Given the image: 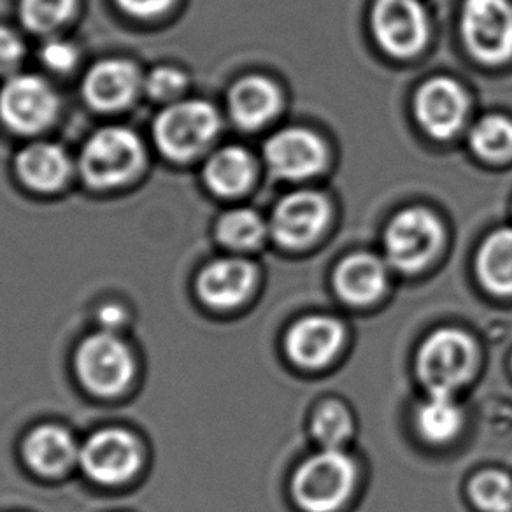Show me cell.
I'll return each instance as SVG.
<instances>
[{"label": "cell", "mask_w": 512, "mask_h": 512, "mask_svg": "<svg viewBox=\"0 0 512 512\" xmlns=\"http://www.w3.org/2000/svg\"><path fill=\"white\" fill-rule=\"evenodd\" d=\"M356 467L339 449L311 456L293 477V497L306 512H335L355 488Z\"/></svg>", "instance_id": "5b68a950"}, {"label": "cell", "mask_w": 512, "mask_h": 512, "mask_svg": "<svg viewBox=\"0 0 512 512\" xmlns=\"http://www.w3.org/2000/svg\"><path fill=\"white\" fill-rule=\"evenodd\" d=\"M344 342V328L332 318L314 316L293 325L286 337V353L307 369L327 365Z\"/></svg>", "instance_id": "ac0fdd59"}, {"label": "cell", "mask_w": 512, "mask_h": 512, "mask_svg": "<svg viewBox=\"0 0 512 512\" xmlns=\"http://www.w3.org/2000/svg\"><path fill=\"white\" fill-rule=\"evenodd\" d=\"M470 143L479 157L502 162L512 157V121L504 116H486L476 123Z\"/></svg>", "instance_id": "484cf974"}, {"label": "cell", "mask_w": 512, "mask_h": 512, "mask_svg": "<svg viewBox=\"0 0 512 512\" xmlns=\"http://www.w3.org/2000/svg\"><path fill=\"white\" fill-rule=\"evenodd\" d=\"M335 290L351 306H369L383 295L386 269L377 256L351 255L335 271Z\"/></svg>", "instance_id": "ffe728a7"}, {"label": "cell", "mask_w": 512, "mask_h": 512, "mask_svg": "<svg viewBox=\"0 0 512 512\" xmlns=\"http://www.w3.org/2000/svg\"><path fill=\"white\" fill-rule=\"evenodd\" d=\"M76 171V164L62 144L34 141L18 151L15 172L20 183L34 193L64 190Z\"/></svg>", "instance_id": "5bb4252c"}, {"label": "cell", "mask_w": 512, "mask_h": 512, "mask_svg": "<svg viewBox=\"0 0 512 512\" xmlns=\"http://www.w3.org/2000/svg\"><path fill=\"white\" fill-rule=\"evenodd\" d=\"M220 130V113L211 102L181 99L167 104L155 116L151 139L165 160L188 164L214 143Z\"/></svg>", "instance_id": "7a4b0ae2"}, {"label": "cell", "mask_w": 512, "mask_h": 512, "mask_svg": "<svg viewBox=\"0 0 512 512\" xmlns=\"http://www.w3.org/2000/svg\"><path fill=\"white\" fill-rule=\"evenodd\" d=\"M60 111V95L43 76L18 72L0 86V123L15 136H41Z\"/></svg>", "instance_id": "277c9868"}, {"label": "cell", "mask_w": 512, "mask_h": 512, "mask_svg": "<svg viewBox=\"0 0 512 512\" xmlns=\"http://www.w3.org/2000/svg\"><path fill=\"white\" fill-rule=\"evenodd\" d=\"M330 220L328 200L316 192H295L279 202L272 216V234L285 248H306Z\"/></svg>", "instance_id": "7c38bea8"}, {"label": "cell", "mask_w": 512, "mask_h": 512, "mask_svg": "<svg viewBox=\"0 0 512 512\" xmlns=\"http://www.w3.org/2000/svg\"><path fill=\"white\" fill-rule=\"evenodd\" d=\"M207 188L220 197H237L255 178V162L241 146H225L207 158L202 171Z\"/></svg>", "instance_id": "44dd1931"}, {"label": "cell", "mask_w": 512, "mask_h": 512, "mask_svg": "<svg viewBox=\"0 0 512 512\" xmlns=\"http://www.w3.org/2000/svg\"><path fill=\"white\" fill-rule=\"evenodd\" d=\"M372 30L395 57H413L427 44L428 18L420 0H376Z\"/></svg>", "instance_id": "8fae6325"}, {"label": "cell", "mask_w": 512, "mask_h": 512, "mask_svg": "<svg viewBox=\"0 0 512 512\" xmlns=\"http://www.w3.org/2000/svg\"><path fill=\"white\" fill-rule=\"evenodd\" d=\"M416 116L435 139H449L462 128L469 99L462 86L449 78L430 79L416 95Z\"/></svg>", "instance_id": "9a60e30c"}, {"label": "cell", "mask_w": 512, "mask_h": 512, "mask_svg": "<svg viewBox=\"0 0 512 512\" xmlns=\"http://www.w3.org/2000/svg\"><path fill=\"white\" fill-rule=\"evenodd\" d=\"M386 255L399 271L413 274L425 269L442 244V227L434 214L423 207H409L388 225Z\"/></svg>", "instance_id": "ba28073f"}, {"label": "cell", "mask_w": 512, "mask_h": 512, "mask_svg": "<svg viewBox=\"0 0 512 512\" xmlns=\"http://www.w3.org/2000/svg\"><path fill=\"white\" fill-rule=\"evenodd\" d=\"M79 383L100 399L127 392L136 377V358L118 335L100 330L81 341L74 355Z\"/></svg>", "instance_id": "3957f363"}, {"label": "cell", "mask_w": 512, "mask_h": 512, "mask_svg": "<svg viewBox=\"0 0 512 512\" xmlns=\"http://www.w3.org/2000/svg\"><path fill=\"white\" fill-rule=\"evenodd\" d=\"M79 448L67 428L41 425L23 439L22 455L37 476L62 477L79 462Z\"/></svg>", "instance_id": "e0dca14e"}, {"label": "cell", "mask_w": 512, "mask_h": 512, "mask_svg": "<svg viewBox=\"0 0 512 512\" xmlns=\"http://www.w3.org/2000/svg\"><path fill=\"white\" fill-rule=\"evenodd\" d=\"M190 78L186 71L178 65H155L153 69L144 72V95L157 104H172L185 99Z\"/></svg>", "instance_id": "83f0119b"}, {"label": "cell", "mask_w": 512, "mask_h": 512, "mask_svg": "<svg viewBox=\"0 0 512 512\" xmlns=\"http://www.w3.org/2000/svg\"><path fill=\"white\" fill-rule=\"evenodd\" d=\"M78 463L92 483L106 488L123 486L143 469V444L125 428H104L79 448Z\"/></svg>", "instance_id": "8992f818"}, {"label": "cell", "mask_w": 512, "mask_h": 512, "mask_svg": "<svg viewBox=\"0 0 512 512\" xmlns=\"http://www.w3.org/2000/svg\"><path fill=\"white\" fill-rule=\"evenodd\" d=\"M469 493L481 511H512V479L504 472L488 470L477 474L470 481Z\"/></svg>", "instance_id": "4316f807"}, {"label": "cell", "mask_w": 512, "mask_h": 512, "mask_svg": "<svg viewBox=\"0 0 512 512\" xmlns=\"http://www.w3.org/2000/svg\"><path fill=\"white\" fill-rule=\"evenodd\" d=\"M146 167L141 136L123 125H106L86 137L76 160V171L93 192H113L127 186Z\"/></svg>", "instance_id": "6da1fadb"}, {"label": "cell", "mask_w": 512, "mask_h": 512, "mask_svg": "<svg viewBox=\"0 0 512 512\" xmlns=\"http://www.w3.org/2000/svg\"><path fill=\"white\" fill-rule=\"evenodd\" d=\"M271 171L283 179H307L327 165V146L306 128H286L265 144Z\"/></svg>", "instance_id": "4fadbf2b"}, {"label": "cell", "mask_w": 512, "mask_h": 512, "mask_svg": "<svg viewBox=\"0 0 512 512\" xmlns=\"http://www.w3.org/2000/svg\"><path fill=\"white\" fill-rule=\"evenodd\" d=\"M99 323L104 332L118 334L121 328L128 323L127 311L120 304H106V306L100 307Z\"/></svg>", "instance_id": "d6a6232c"}, {"label": "cell", "mask_w": 512, "mask_h": 512, "mask_svg": "<svg viewBox=\"0 0 512 512\" xmlns=\"http://www.w3.org/2000/svg\"><path fill=\"white\" fill-rule=\"evenodd\" d=\"M477 274L491 293L512 295V228H502L484 241L477 255Z\"/></svg>", "instance_id": "7402d4cb"}, {"label": "cell", "mask_w": 512, "mask_h": 512, "mask_svg": "<svg viewBox=\"0 0 512 512\" xmlns=\"http://www.w3.org/2000/svg\"><path fill=\"white\" fill-rule=\"evenodd\" d=\"M281 106L278 86L271 79L249 76L237 81L228 93V113L237 127L246 130L264 127Z\"/></svg>", "instance_id": "d6986e66"}, {"label": "cell", "mask_w": 512, "mask_h": 512, "mask_svg": "<svg viewBox=\"0 0 512 512\" xmlns=\"http://www.w3.org/2000/svg\"><path fill=\"white\" fill-rule=\"evenodd\" d=\"M79 0H18V18L30 34L55 36L71 22Z\"/></svg>", "instance_id": "cb8c5ba5"}, {"label": "cell", "mask_w": 512, "mask_h": 512, "mask_svg": "<svg viewBox=\"0 0 512 512\" xmlns=\"http://www.w3.org/2000/svg\"><path fill=\"white\" fill-rule=\"evenodd\" d=\"M256 283L255 265L242 258H218L200 271L195 288L213 309H232L248 299Z\"/></svg>", "instance_id": "2e32d148"}, {"label": "cell", "mask_w": 512, "mask_h": 512, "mask_svg": "<svg viewBox=\"0 0 512 512\" xmlns=\"http://www.w3.org/2000/svg\"><path fill=\"white\" fill-rule=\"evenodd\" d=\"M27 58L23 37L8 25H0V78L8 79L22 69Z\"/></svg>", "instance_id": "4dcf8cb0"}, {"label": "cell", "mask_w": 512, "mask_h": 512, "mask_svg": "<svg viewBox=\"0 0 512 512\" xmlns=\"http://www.w3.org/2000/svg\"><path fill=\"white\" fill-rule=\"evenodd\" d=\"M121 13L136 18V20H157L169 13L176 0H114Z\"/></svg>", "instance_id": "1f68e13d"}, {"label": "cell", "mask_w": 512, "mask_h": 512, "mask_svg": "<svg viewBox=\"0 0 512 512\" xmlns=\"http://www.w3.org/2000/svg\"><path fill=\"white\" fill-rule=\"evenodd\" d=\"M462 421V409L456 406L453 395H430L416 413L418 432L425 441L434 444H444L456 437Z\"/></svg>", "instance_id": "603a6c76"}, {"label": "cell", "mask_w": 512, "mask_h": 512, "mask_svg": "<svg viewBox=\"0 0 512 512\" xmlns=\"http://www.w3.org/2000/svg\"><path fill=\"white\" fill-rule=\"evenodd\" d=\"M216 237L223 246L235 251L255 249L264 241L265 223L251 209H232L216 223Z\"/></svg>", "instance_id": "d4e9b609"}, {"label": "cell", "mask_w": 512, "mask_h": 512, "mask_svg": "<svg viewBox=\"0 0 512 512\" xmlns=\"http://www.w3.org/2000/svg\"><path fill=\"white\" fill-rule=\"evenodd\" d=\"M144 95V72L128 58H104L85 72L81 97L99 113H120Z\"/></svg>", "instance_id": "30bf717a"}, {"label": "cell", "mask_w": 512, "mask_h": 512, "mask_svg": "<svg viewBox=\"0 0 512 512\" xmlns=\"http://www.w3.org/2000/svg\"><path fill=\"white\" fill-rule=\"evenodd\" d=\"M476 363V346L469 335L446 328L423 342L416 370L430 395H453L469 381Z\"/></svg>", "instance_id": "52a82bcc"}, {"label": "cell", "mask_w": 512, "mask_h": 512, "mask_svg": "<svg viewBox=\"0 0 512 512\" xmlns=\"http://www.w3.org/2000/svg\"><path fill=\"white\" fill-rule=\"evenodd\" d=\"M313 434L325 449H339L353 434V420L339 402H327L316 411Z\"/></svg>", "instance_id": "f1b7e54d"}, {"label": "cell", "mask_w": 512, "mask_h": 512, "mask_svg": "<svg viewBox=\"0 0 512 512\" xmlns=\"http://www.w3.org/2000/svg\"><path fill=\"white\" fill-rule=\"evenodd\" d=\"M463 41L483 64H504L512 57V6L509 0H465Z\"/></svg>", "instance_id": "9c48e42d"}, {"label": "cell", "mask_w": 512, "mask_h": 512, "mask_svg": "<svg viewBox=\"0 0 512 512\" xmlns=\"http://www.w3.org/2000/svg\"><path fill=\"white\" fill-rule=\"evenodd\" d=\"M39 60L46 71L65 76L78 67L81 51L76 44L65 37L50 36L44 39V43L39 48Z\"/></svg>", "instance_id": "f546056e"}]
</instances>
